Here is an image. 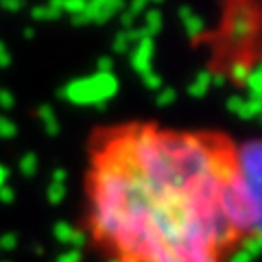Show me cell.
<instances>
[{"label":"cell","mask_w":262,"mask_h":262,"mask_svg":"<svg viewBox=\"0 0 262 262\" xmlns=\"http://www.w3.org/2000/svg\"><path fill=\"white\" fill-rule=\"evenodd\" d=\"M236 175L223 146L151 127L120 131L92 175V232L120 262H219L236 241L219 196Z\"/></svg>","instance_id":"1"},{"label":"cell","mask_w":262,"mask_h":262,"mask_svg":"<svg viewBox=\"0 0 262 262\" xmlns=\"http://www.w3.org/2000/svg\"><path fill=\"white\" fill-rule=\"evenodd\" d=\"M221 214L236 234H260L262 229V190L251 188L236 173L219 196Z\"/></svg>","instance_id":"2"},{"label":"cell","mask_w":262,"mask_h":262,"mask_svg":"<svg viewBox=\"0 0 262 262\" xmlns=\"http://www.w3.org/2000/svg\"><path fill=\"white\" fill-rule=\"evenodd\" d=\"M118 77L114 72H94L88 77H79L68 81L61 90L59 96L70 105L79 107H96L107 110V101H112L118 92Z\"/></svg>","instance_id":"3"},{"label":"cell","mask_w":262,"mask_h":262,"mask_svg":"<svg viewBox=\"0 0 262 262\" xmlns=\"http://www.w3.org/2000/svg\"><path fill=\"white\" fill-rule=\"evenodd\" d=\"M232 160L243 182H247L256 190H262V144L258 138L243 142L232 155Z\"/></svg>","instance_id":"4"},{"label":"cell","mask_w":262,"mask_h":262,"mask_svg":"<svg viewBox=\"0 0 262 262\" xmlns=\"http://www.w3.org/2000/svg\"><path fill=\"white\" fill-rule=\"evenodd\" d=\"M256 35V11L247 3H238L232 9L229 15V27H227V39L234 46L249 44Z\"/></svg>","instance_id":"5"},{"label":"cell","mask_w":262,"mask_h":262,"mask_svg":"<svg viewBox=\"0 0 262 262\" xmlns=\"http://www.w3.org/2000/svg\"><path fill=\"white\" fill-rule=\"evenodd\" d=\"M122 9V0H88V7L83 11V18L96 24L110 22L114 15Z\"/></svg>","instance_id":"6"},{"label":"cell","mask_w":262,"mask_h":262,"mask_svg":"<svg viewBox=\"0 0 262 262\" xmlns=\"http://www.w3.org/2000/svg\"><path fill=\"white\" fill-rule=\"evenodd\" d=\"M153 53H155V39L153 37H142L140 42L136 44L134 53H131V68H134L138 75L144 77L146 72H151V61H153Z\"/></svg>","instance_id":"7"},{"label":"cell","mask_w":262,"mask_h":262,"mask_svg":"<svg viewBox=\"0 0 262 262\" xmlns=\"http://www.w3.org/2000/svg\"><path fill=\"white\" fill-rule=\"evenodd\" d=\"M179 20H182L186 35L190 39H199L203 35V31H206V22H203V18L196 15L190 7H182V9H179Z\"/></svg>","instance_id":"8"},{"label":"cell","mask_w":262,"mask_h":262,"mask_svg":"<svg viewBox=\"0 0 262 262\" xmlns=\"http://www.w3.org/2000/svg\"><path fill=\"white\" fill-rule=\"evenodd\" d=\"M210 81H212V72L210 70H199V72H196V77L190 81V85H188V94L194 96V98L206 96L208 90L212 88Z\"/></svg>","instance_id":"9"},{"label":"cell","mask_w":262,"mask_h":262,"mask_svg":"<svg viewBox=\"0 0 262 262\" xmlns=\"http://www.w3.org/2000/svg\"><path fill=\"white\" fill-rule=\"evenodd\" d=\"M37 116H39V120L44 122V129H46L48 136H57V134H59V120H57V114L53 110V105H48V103L39 105Z\"/></svg>","instance_id":"10"},{"label":"cell","mask_w":262,"mask_h":262,"mask_svg":"<svg viewBox=\"0 0 262 262\" xmlns=\"http://www.w3.org/2000/svg\"><path fill=\"white\" fill-rule=\"evenodd\" d=\"M245 85H247V90H249V98L260 101V96H262V68L260 66L249 68V77H247V81H245Z\"/></svg>","instance_id":"11"},{"label":"cell","mask_w":262,"mask_h":262,"mask_svg":"<svg viewBox=\"0 0 262 262\" xmlns=\"http://www.w3.org/2000/svg\"><path fill=\"white\" fill-rule=\"evenodd\" d=\"M162 24H164V18H162V13L158 9H153V11H146V18H144V31H146V35L153 37V35H158V33L162 31Z\"/></svg>","instance_id":"12"},{"label":"cell","mask_w":262,"mask_h":262,"mask_svg":"<svg viewBox=\"0 0 262 262\" xmlns=\"http://www.w3.org/2000/svg\"><path fill=\"white\" fill-rule=\"evenodd\" d=\"M241 249H243L245 253H249L251 258H256L258 253L262 251V238H260V234H247V236L243 238Z\"/></svg>","instance_id":"13"},{"label":"cell","mask_w":262,"mask_h":262,"mask_svg":"<svg viewBox=\"0 0 262 262\" xmlns=\"http://www.w3.org/2000/svg\"><path fill=\"white\" fill-rule=\"evenodd\" d=\"M260 112H262V101H253V98H245V105H243V110L238 116L243 120H256L260 116Z\"/></svg>","instance_id":"14"},{"label":"cell","mask_w":262,"mask_h":262,"mask_svg":"<svg viewBox=\"0 0 262 262\" xmlns=\"http://www.w3.org/2000/svg\"><path fill=\"white\" fill-rule=\"evenodd\" d=\"M31 18L33 20H42V22H51V20H59L61 11H57V9H53V7L44 5V7H35V9L31 11Z\"/></svg>","instance_id":"15"},{"label":"cell","mask_w":262,"mask_h":262,"mask_svg":"<svg viewBox=\"0 0 262 262\" xmlns=\"http://www.w3.org/2000/svg\"><path fill=\"white\" fill-rule=\"evenodd\" d=\"M37 166H39V162H37V155L35 153H27L20 160V170H22L24 177H33V175H35L37 173Z\"/></svg>","instance_id":"16"},{"label":"cell","mask_w":262,"mask_h":262,"mask_svg":"<svg viewBox=\"0 0 262 262\" xmlns=\"http://www.w3.org/2000/svg\"><path fill=\"white\" fill-rule=\"evenodd\" d=\"M229 77H232V81H236V83H245L249 77V66L245 61H234L232 68H229Z\"/></svg>","instance_id":"17"},{"label":"cell","mask_w":262,"mask_h":262,"mask_svg":"<svg viewBox=\"0 0 262 262\" xmlns=\"http://www.w3.org/2000/svg\"><path fill=\"white\" fill-rule=\"evenodd\" d=\"M72 232H75V229H72L68 223H63V221H59V223H57V225L53 227V234H55V238L59 241L61 245H70Z\"/></svg>","instance_id":"18"},{"label":"cell","mask_w":262,"mask_h":262,"mask_svg":"<svg viewBox=\"0 0 262 262\" xmlns=\"http://www.w3.org/2000/svg\"><path fill=\"white\" fill-rule=\"evenodd\" d=\"M177 98V92L175 88H162L158 90V96H155V105L158 107H166V105H173Z\"/></svg>","instance_id":"19"},{"label":"cell","mask_w":262,"mask_h":262,"mask_svg":"<svg viewBox=\"0 0 262 262\" xmlns=\"http://www.w3.org/2000/svg\"><path fill=\"white\" fill-rule=\"evenodd\" d=\"M15 136H18V125L7 116H0V138H3V140H11Z\"/></svg>","instance_id":"20"},{"label":"cell","mask_w":262,"mask_h":262,"mask_svg":"<svg viewBox=\"0 0 262 262\" xmlns=\"http://www.w3.org/2000/svg\"><path fill=\"white\" fill-rule=\"evenodd\" d=\"M46 196H48V201H51L53 206L61 203L63 196H66V184H51L48 186V190H46Z\"/></svg>","instance_id":"21"},{"label":"cell","mask_w":262,"mask_h":262,"mask_svg":"<svg viewBox=\"0 0 262 262\" xmlns=\"http://www.w3.org/2000/svg\"><path fill=\"white\" fill-rule=\"evenodd\" d=\"M88 7V0H61V11H70V15L83 13Z\"/></svg>","instance_id":"22"},{"label":"cell","mask_w":262,"mask_h":262,"mask_svg":"<svg viewBox=\"0 0 262 262\" xmlns=\"http://www.w3.org/2000/svg\"><path fill=\"white\" fill-rule=\"evenodd\" d=\"M129 39H127V33L125 31H120L116 33V37H114V42H112V48H114V53H127L129 51Z\"/></svg>","instance_id":"23"},{"label":"cell","mask_w":262,"mask_h":262,"mask_svg":"<svg viewBox=\"0 0 262 262\" xmlns=\"http://www.w3.org/2000/svg\"><path fill=\"white\" fill-rule=\"evenodd\" d=\"M142 83H144V88H149V90H162V77L155 70H151V72H146V75L142 77Z\"/></svg>","instance_id":"24"},{"label":"cell","mask_w":262,"mask_h":262,"mask_svg":"<svg viewBox=\"0 0 262 262\" xmlns=\"http://www.w3.org/2000/svg\"><path fill=\"white\" fill-rule=\"evenodd\" d=\"M15 247H18V234H5V236H0V249H5V251H13Z\"/></svg>","instance_id":"25"},{"label":"cell","mask_w":262,"mask_h":262,"mask_svg":"<svg viewBox=\"0 0 262 262\" xmlns=\"http://www.w3.org/2000/svg\"><path fill=\"white\" fill-rule=\"evenodd\" d=\"M70 245H72V249L81 251L88 245V234L81 232V229H75V232H72V238H70Z\"/></svg>","instance_id":"26"},{"label":"cell","mask_w":262,"mask_h":262,"mask_svg":"<svg viewBox=\"0 0 262 262\" xmlns=\"http://www.w3.org/2000/svg\"><path fill=\"white\" fill-rule=\"evenodd\" d=\"M225 105H227V110H229V112L238 116L241 110H243V105H245V98H243V96H229Z\"/></svg>","instance_id":"27"},{"label":"cell","mask_w":262,"mask_h":262,"mask_svg":"<svg viewBox=\"0 0 262 262\" xmlns=\"http://www.w3.org/2000/svg\"><path fill=\"white\" fill-rule=\"evenodd\" d=\"M13 105H15L13 94L9 92V90H0V107H3V110H11Z\"/></svg>","instance_id":"28"},{"label":"cell","mask_w":262,"mask_h":262,"mask_svg":"<svg viewBox=\"0 0 262 262\" xmlns=\"http://www.w3.org/2000/svg\"><path fill=\"white\" fill-rule=\"evenodd\" d=\"M9 63H11V53L5 42H0V68H9Z\"/></svg>","instance_id":"29"},{"label":"cell","mask_w":262,"mask_h":262,"mask_svg":"<svg viewBox=\"0 0 262 262\" xmlns=\"http://www.w3.org/2000/svg\"><path fill=\"white\" fill-rule=\"evenodd\" d=\"M0 7L5 11H20L24 7V0H0Z\"/></svg>","instance_id":"30"},{"label":"cell","mask_w":262,"mask_h":262,"mask_svg":"<svg viewBox=\"0 0 262 262\" xmlns=\"http://www.w3.org/2000/svg\"><path fill=\"white\" fill-rule=\"evenodd\" d=\"M96 68H98V72H112L114 70V59L112 57H98Z\"/></svg>","instance_id":"31"},{"label":"cell","mask_w":262,"mask_h":262,"mask_svg":"<svg viewBox=\"0 0 262 262\" xmlns=\"http://www.w3.org/2000/svg\"><path fill=\"white\" fill-rule=\"evenodd\" d=\"M57 262H81V251H77V249L66 251V253H61V256L57 258Z\"/></svg>","instance_id":"32"},{"label":"cell","mask_w":262,"mask_h":262,"mask_svg":"<svg viewBox=\"0 0 262 262\" xmlns=\"http://www.w3.org/2000/svg\"><path fill=\"white\" fill-rule=\"evenodd\" d=\"M118 20H120V24H122V29H127V31H129V29H134L136 15H134V13H131V11H122Z\"/></svg>","instance_id":"33"},{"label":"cell","mask_w":262,"mask_h":262,"mask_svg":"<svg viewBox=\"0 0 262 262\" xmlns=\"http://www.w3.org/2000/svg\"><path fill=\"white\" fill-rule=\"evenodd\" d=\"M149 3H151V0H131L129 11L134 13V15H138V13H142L146 9V5H149Z\"/></svg>","instance_id":"34"},{"label":"cell","mask_w":262,"mask_h":262,"mask_svg":"<svg viewBox=\"0 0 262 262\" xmlns=\"http://www.w3.org/2000/svg\"><path fill=\"white\" fill-rule=\"evenodd\" d=\"M210 85L212 88H225L227 85V75H225V72H216V75H212Z\"/></svg>","instance_id":"35"},{"label":"cell","mask_w":262,"mask_h":262,"mask_svg":"<svg viewBox=\"0 0 262 262\" xmlns=\"http://www.w3.org/2000/svg\"><path fill=\"white\" fill-rule=\"evenodd\" d=\"M227 262H253V258L249 256V253H245L243 249H238V251H234L232 256H229Z\"/></svg>","instance_id":"36"},{"label":"cell","mask_w":262,"mask_h":262,"mask_svg":"<svg viewBox=\"0 0 262 262\" xmlns=\"http://www.w3.org/2000/svg\"><path fill=\"white\" fill-rule=\"evenodd\" d=\"M13 196H15L13 188H9V186H3V188H0V203H11Z\"/></svg>","instance_id":"37"},{"label":"cell","mask_w":262,"mask_h":262,"mask_svg":"<svg viewBox=\"0 0 262 262\" xmlns=\"http://www.w3.org/2000/svg\"><path fill=\"white\" fill-rule=\"evenodd\" d=\"M51 177H53L51 184H66V177H68V173H66L63 168H55Z\"/></svg>","instance_id":"38"},{"label":"cell","mask_w":262,"mask_h":262,"mask_svg":"<svg viewBox=\"0 0 262 262\" xmlns=\"http://www.w3.org/2000/svg\"><path fill=\"white\" fill-rule=\"evenodd\" d=\"M7 177H9V168L0 164V188L7 186Z\"/></svg>","instance_id":"39"},{"label":"cell","mask_w":262,"mask_h":262,"mask_svg":"<svg viewBox=\"0 0 262 262\" xmlns=\"http://www.w3.org/2000/svg\"><path fill=\"white\" fill-rule=\"evenodd\" d=\"M33 37H35V29L27 27V29H24V39H33Z\"/></svg>","instance_id":"40"},{"label":"cell","mask_w":262,"mask_h":262,"mask_svg":"<svg viewBox=\"0 0 262 262\" xmlns=\"http://www.w3.org/2000/svg\"><path fill=\"white\" fill-rule=\"evenodd\" d=\"M33 251L42 256V253H44V247H42V245H39V243H35V245H33Z\"/></svg>","instance_id":"41"},{"label":"cell","mask_w":262,"mask_h":262,"mask_svg":"<svg viewBox=\"0 0 262 262\" xmlns=\"http://www.w3.org/2000/svg\"><path fill=\"white\" fill-rule=\"evenodd\" d=\"M107 262H120V260H118V258H112V260H107Z\"/></svg>","instance_id":"42"},{"label":"cell","mask_w":262,"mask_h":262,"mask_svg":"<svg viewBox=\"0 0 262 262\" xmlns=\"http://www.w3.org/2000/svg\"><path fill=\"white\" fill-rule=\"evenodd\" d=\"M151 3H164V0H151Z\"/></svg>","instance_id":"43"},{"label":"cell","mask_w":262,"mask_h":262,"mask_svg":"<svg viewBox=\"0 0 262 262\" xmlns=\"http://www.w3.org/2000/svg\"><path fill=\"white\" fill-rule=\"evenodd\" d=\"M3 262H9V260H3Z\"/></svg>","instance_id":"44"}]
</instances>
